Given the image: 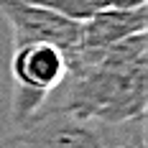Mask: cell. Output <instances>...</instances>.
Here are the masks:
<instances>
[{
	"instance_id": "1",
	"label": "cell",
	"mask_w": 148,
	"mask_h": 148,
	"mask_svg": "<svg viewBox=\"0 0 148 148\" xmlns=\"http://www.w3.org/2000/svg\"><path fill=\"white\" fill-rule=\"evenodd\" d=\"M146 84L148 36L143 31L100 51H69L66 74L41 112H66L105 125L146 120Z\"/></svg>"
},
{
	"instance_id": "7",
	"label": "cell",
	"mask_w": 148,
	"mask_h": 148,
	"mask_svg": "<svg viewBox=\"0 0 148 148\" xmlns=\"http://www.w3.org/2000/svg\"><path fill=\"white\" fill-rule=\"evenodd\" d=\"M105 8H125V10H130V8H143L148 0H102Z\"/></svg>"
},
{
	"instance_id": "6",
	"label": "cell",
	"mask_w": 148,
	"mask_h": 148,
	"mask_svg": "<svg viewBox=\"0 0 148 148\" xmlns=\"http://www.w3.org/2000/svg\"><path fill=\"white\" fill-rule=\"evenodd\" d=\"M36 5H44L46 10H54V13L64 15V18H72V21H87L89 15H95L100 8H105L102 0H31Z\"/></svg>"
},
{
	"instance_id": "2",
	"label": "cell",
	"mask_w": 148,
	"mask_h": 148,
	"mask_svg": "<svg viewBox=\"0 0 148 148\" xmlns=\"http://www.w3.org/2000/svg\"><path fill=\"white\" fill-rule=\"evenodd\" d=\"M10 72H13L10 123L15 128H23L44 110L46 97L64 79L66 54L51 44H15Z\"/></svg>"
},
{
	"instance_id": "4",
	"label": "cell",
	"mask_w": 148,
	"mask_h": 148,
	"mask_svg": "<svg viewBox=\"0 0 148 148\" xmlns=\"http://www.w3.org/2000/svg\"><path fill=\"white\" fill-rule=\"evenodd\" d=\"M0 13L10 23L15 44H51L64 54L79 46L82 23L46 10L31 0H0Z\"/></svg>"
},
{
	"instance_id": "3",
	"label": "cell",
	"mask_w": 148,
	"mask_h": 148,
	"mask_svg": "<svg viewBox=\"0 0 148 148\" xmlns=\"http://www.w3.org/2000/svg\"><path fill=\"white\" fill-rule=\"evenodd\" d=\"M128 125H105L66 112H41L28 125L0 138V148H110L128 143Z\"/></svg>"
},
{
	"instance_id": "5",
	"label": "cell",
	"mask_w": 148,
	"mask_h": 148,
	"mask_svg": "<svg viewBox=\"0 0 148 148\" xmlns=\"http://www.w3.org/2000/svg\"><path fill=\"white\" fill-rule=\"evenodd\" d=\"M148 26V10L143 8H100L95 15L82 21L79 31V46L82 51H100L118 44L128 36L143 33Z\"/></svg>"
},
{
	"instance_id": "8",
	"label": "cell",
	"mask_w": 148,
	"mask_h": 148,
	"mask_svg": "<svg viewBox=\"0 0 148 148\" xmlns=\"http://www.w3.org/2000/svg\"><path fill=\"white\" fill-rule=\"evenodd\" d=\"M110 148H143V146H130V143H115V146H110Z\"/></svg>"
}]
</instances>
